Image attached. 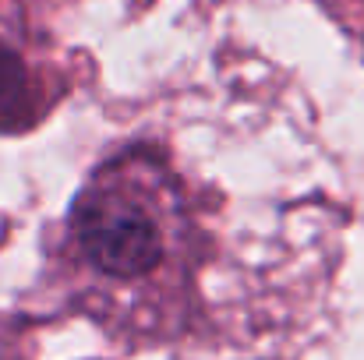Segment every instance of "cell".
I'll return each instance as SVG.
<instances>
[{"label": "cell", "mask_w": 364, "mask_h": 360, "mask_svg": "<svg viewBox=\"0 0 364 360\" xmlns=\"http://www.w3.org/2000/svg\"><path fill=\"white\" fill-rule=\"evenodd\" d=\"M82 244L89 258L110 276H141L159 261L156 227L138 212H100L85 219Z\"/></svg>", "instance_id": "1"}, {"label": "cell", "mask_w": 364, "mask_h": 360, "mask_svg": "<svg viewBox=\"0 0 364 360\" xmlns=\"http://www.w3.org/2000/svg\"><path fill=\"white\" fill-rule=\"evenodd\" d=\"M32 117H36V103H32L28 71L21 57L0 43V131L4 134L25 131Z\"/></svg>", "instance_id": "2"}]
</instances>
